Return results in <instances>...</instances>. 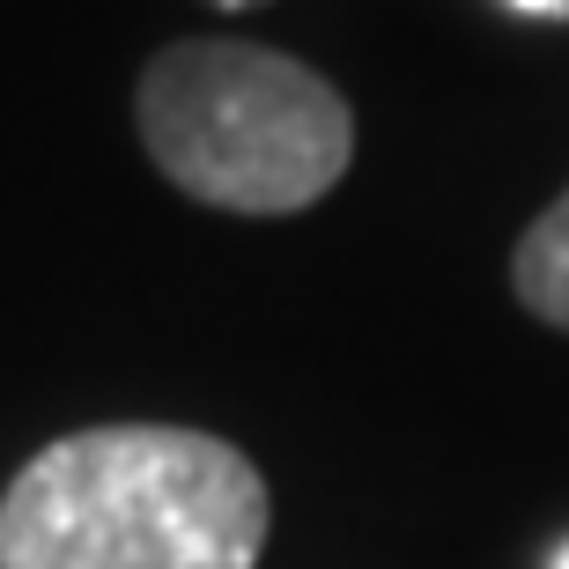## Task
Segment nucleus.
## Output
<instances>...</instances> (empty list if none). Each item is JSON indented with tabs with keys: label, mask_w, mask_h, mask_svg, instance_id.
<instances>
[{
	"label": "nucleus",
	"mask_w": 569,
	"mask_h": 569,
	"mask_svg": "<svg viewBox=\"0 0 569 569\" xmlns=\"http://www.w3.org/2000/svg\"><path fill=\"white\" fill-rule=\"evenodd\" d=\"M510 281H518V303H526L532 318H548V326L569 333V192L518 237Z\"/></svg>",
	"instance_id": "nucleus-3"
},
{
	"label": "nucleus",
	"mask_w": 569,
	"mask_h": 569,
	"mask_svg": "<svg viewBox=\"0 0 569 569\" xmlns=\"http://www.w3.org/2000/svg\"><path fill=\"white\" fill-rule=\"evenodd\" d=\"M518 16H569V0H510Z\"/></svg>",
	"instance_id": "nucleus-4"
},
{
	"label": "nucleus",
	"mask_w": 569,
	"mask_h": 569,
	"mask_svg": "<svg viewBox=\"0 0 569 569\" xmlns=\"http://www.w3.org/2000/svg\"><path fill=\"white\" fill-rule=\"evenodd\" d=\"M555 569H569V548H562V555H555Z\"/></svg>",
	"instance_id": "nucleus-6"
},
{
	"label": "nucleus",
	"mask_w": 569,
	"mask_h": 569,
	"mask_svg": "<svg viewBox=\"0 0 569 569\" xmlns=\"http://www.w3.org/2000/svg\"><path fill=\"white\" fill-rule=\"evenodd\" d=\"M267 481L237 443L104 422L44 443L0 496V569H259Z\"/></svg>",
	"instance_id": "nucleus-1"
},
{
	"label": "nucleus",
	"mask_w": 569,
	"mask_h": 569,
	"mask_svg": "<svg viewBox=\"0 0 569 569\" xmlns=\"http://www.w3.org/2000/svg\"><path fill=\"white\" fill-rule=\"evenodd\" d=\"M133 119L178 192L230 214H296L356 156V111L318 67L237 38L163 44L141 67Z\"/></svg>",
	"instance_id": "nucleus-2"
},
{
	"label": "nucleus",
	"mask_w": 569,
	"mask_h": 569,
	"mask_svg": "<svg viewBox=\"0 0 569 569\" xmlns=\"http://www.w3.org/2000/svg\"><path fill=\"white\" fill-rule=\"evenodd\" d=\"M208 8H267V0H208Z\"/></svg>",
	"instance_id": "nucleus-5"
}]
</instances>
